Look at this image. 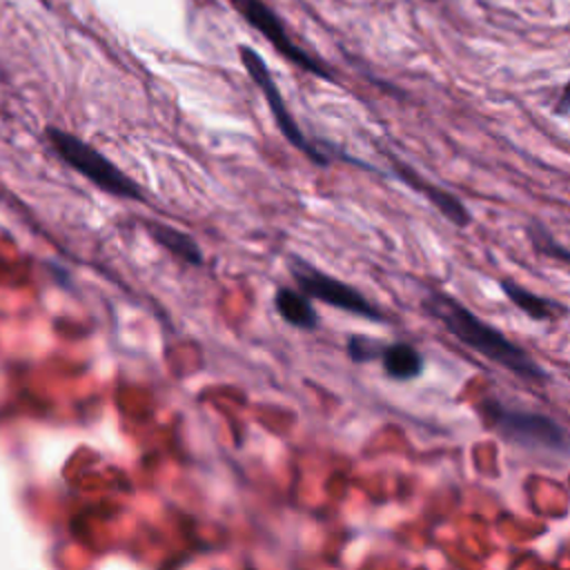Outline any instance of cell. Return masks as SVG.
Listing matches in <instances>:
<instances>
[{
    "label": "cell",
    "mask_w": 570,
    "mask_h": 570,
    "mask_svg": "<svg viewBox=\"0 0 570 570\" xmlns=\"http://www.w3.org/2000/svg\"><path fill=\"white\" fill-rule=\"evenodd\" d=\"M229 2L236 9V13L245 18V22L254 27L289 65H296L298 69L312 76H318L323 80H334L332 69H327L323 60L314 58L289 38L285 22L265 0H229Z\"/></svg>",
    "instance_id": "277c9868"
},
{
    "label": "cell",
    "mask_w": 570,
    "mask_h": 570,
    "mask_svg": "<svg viewBox=\"0 0 570 570\" xmlns=\"http://www.w3.org/2000/svg\"><path fill=\"white\" fill-rule=\"evenodd\" d=\"M45 134L58 158L67 163L73 171L85 176L89 183H94L98 189L118 198L142 200L138 183L129 178L118 165H114L102 151L91 147L87 140L60 127H47Z\"/></svg>",
    "instance_id": "7a4b0ae2"
},
{
    "label": "cell",
    "mask_w": 570,
    "mask_h": 570,
    "mask_svg": "<svg viewBox=\"0 0 570 570\" xmlns=\"http://www.w3.org/2000/svg\"><path fill=\"white\" fill-rule=\"evenodd\" d=\"M430 2H436V0H430Z\"/></svg>",
    "instance_id": "9a60e30c"
},
{
    "label": "cell",
    "mask_w": 570,
    "mask_h": 570,
    "mask_svg": "<svg viewBox=\"0 0 570 570\" xmlns=\"http://www.w3.org/2000/svg\"><path fill=\"white\" fill-rule=\"evenodd\" d=\"M488 412H490L494 425L514 441L543 445V448H563L568 441L563 430L548 416L532 414V412H519V410H505L501 405H492Z\"/></svg>",
    "instance_id": "8992f818"
},
{
    "label": "cell",
    "mask_w": 570,
    "mask_h": 570,
    "mask_svg": "<svg viewBox=\"0 0 570 570\" xmlns=\"http://www.w3.org/2000/svg\"><path fill=\"white\" fill-rule=\"evenodd\" d=\"M383 370L396 381H410L423 372V356L407 343L385 345L381 352Z\"/></svg>",
    "instance_id": "8fae6325"
},
{
    "label": "cell",
    "mask_w": 570,
    "mask_h": 570,
    "mask_svg": "<svg viewBox=\"0 0 570 570\" xmlns=\"http://www.w3.org/2000/svg\"><path fill=\"white\" fill-rule=\"evenodd\" d=\"M347 350H350V356H352L354 361H367V358H374L376 354L381 356V352H383V347L379 350L376 343L370 341V338H365V336H352Z\"/></svg>",
    "instance_id": "4fadbf2b"
},
{
    "label": "cell",
    "mask_w": 570,
    "mask_h": 570,
    "mask_svg": "<svg viewBox=\"0 0 570 570\" xmlns=\"http://www.w3.org/2000/svg\"><path fill=\"white\" fill-rule=\"evenodd\" d=\"M145 229L149 232L151 240L156 245H160L163 249H167L171 256H176L178 261L187 263V265H194V267H200L205 263L203 258V249L196 245V240L191 236H187L185 232L171 227V225H165V223H158V220H149L145 223Z\"/></svg>",
    "instance_id": "ba28073f"
},
{
    "label": "cell",
    "mask_w": 570,
    "mask_h": 570,
    "mask_svg": "<svg viewBox=\"0 0 570 570\" xmlns=\"http://www.w3.org/2000/svg\"><path fill=\"white\" fill-rule=\"evenodd\" d=\"M552 109H554L557 116L570 118V80L561 87V94H559V98H557V102H554Z\"/></svg>",
    "instance_id": "5bb4252c"
},
{
    "label": "cell",
    "mask_w": 570,
    "mask_h": 570,
    "mask_svg": "<svg viewBox=\"0 0 570 570\" xmlns=\"http://www.w3.org/2000/svg\"><path fill=\"white\" fill-rule=\"evenodd\" d=\"M238 58H240L245 71L249 73V78L254 80V85H256V87L261 89V94L265 96V102H267V107L272 109V116H274V120H276V127L281 129V134L285 136V140H287L289 145H294L296 149H301L312 163H316V165H321V167L330 165V160H332L330 151H325L323 147L314 145L312 140H307L305 131L298 127L296 118H294V116L289 114V109L285 107V100H283V96H281V89H278L276 80L272 78V73H269L265 60L261 58V53L254 51V49L247 47V45H240V47H238Z\"/></svg>",
    "instance_id": "3957f363"
},
{
    "label": "cell",
    "mask_w": 570,
    "mask_h": 570,
    "mask_svg": "<svg viewBox=\"0 0 570 570\" xmlns=\"http://www.w3.org/2000/svg\"><path fill=\"white\" fill-rule=\"evenodd\" d=\"M392 163V174L405 183L412 191H416L419 196H423L441 216H445L452 225L456 227H468L472 223V214L468 209V205L452 191H448L445 187L428 180L425 176H421L414 167H410L407 163L390 156Z\"/></svg>",
    "instance_id": "52a82bcc"
},
{
    "label": "cell",
    "mask_w": 570,
    "mask_h": 570,
    "mask_svg": "<svg viewBox=\"0 0 570 570\" xmlns=\"http://www.w3.org/2000/svg\"><path fill=\"white\" fill-rule=\"evenodd\" d=\"M289 269H292V276H294L298 289L307 298H316L321 303H327V305L338 307L343 312L363 316L367 321H385L383 312L372 301H367L356 287L316 269L314 265L305 263L303 258L292 256L289 258Z\"/></svg>",
    "instance_id": "5b68a950"
},
{
    "label": "cell",
    "mask_w": 570,
    "mask_h": 570,
    "mask_svg": "<svg viewBox=\"0 0 570 570\" xmlns=\"http://www.w3.org/2000/svg\"><path fill=\"white\" fill-rule=\"evenodd\" d=\"M499 287L514 307H519L523 314H528L534 321H548L563 309L559 303H554L537 292H530L528 287H523L521 283H517L512 278H501Z\"/></svg>",
    "instance_id": "9c48e42d"
},
{
    "label": "cell",
    "mask_w": 570,
    "mask_h": 570,
    "mask_svg": "<svg viewBox=\"0 0 570 570\" xmlns=\"http://www.w3.org/2000/svg\"><path fill=\"white\" fill-rule=\"evenodd\" d=\"M423 307L456 341L479 352L481 356L494 361L497 365L510 370L517 376H523L530 381L546 379V372L523 347H519L508 336H503L497 327L479 318L470 307L459 303L454 296L432 289L423 296Z\"/></svg>",
    "instance_id": "6da1fadb"
},
{
    "label": "cell",
    "mask_w": 570,
    "mask_h": 570,
    "mask_svg": "<svg viewBox=\"0 0 570 570\" xmlns=\"http://www.w3.org/2000/svg\"><path fill=\"white\" fill-rule=\"evenodd\" d=\"M274 305H276L278 314L294 327L314 330L318 325V314H316L312 301L301 289L278 287L274 294Z\"/></svg>",
    "instance_id": "30bf717a"
},
{
    "label": "cell",
    "mask_w": 570,
    "mask_h": 570,
    "mask_svg": "<svg viewBox=\"0 0 570 570\" xmlns=\"http://www.w3.org/2000/svg\"><path fill=\"white\" fill-rule=\"evenodd\" d=\"M525 232H528V240H530V245H532V249H534L537 254L570 265V249L563 247V245L550 234V229H546L541 223L532 220V223H528Z\"/></svg>",
    "instance_id": "7c38bea8"
}]
</instances>
